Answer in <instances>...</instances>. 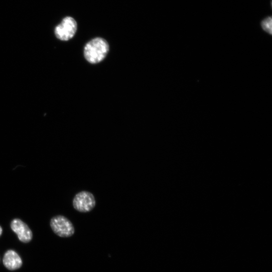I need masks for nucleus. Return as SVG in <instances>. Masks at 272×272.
I'll return each instance as SVG.
<instances>
[{
	"mask_svg": "<svg viewBox=\"0 0 272 272\" xmlns=\"http://www.w3.org/2000/svg\"><path fill=\"white\" fill-rule=\"evenodd\" d=\"M109 51L108 42L102 38H95L89 41L85 45L84 50L86 60L91 64L102 62L107 56Z\"/></svg>",
	"mask_w": 272,
	"mask_h": 272,
	"instance_id": "1",
	"label": "nucleus"
},
{
	"mask_svg": "<svg viewBox=\"0 0 272 272\" xmlns=\"http://www.w3.org/2000/svg\"><path fill=\"white\" fill-rule=\"evenodd\" d=\"M50 226L54 233L61 237H70L75 233V228L71 221L62 215L53 217Z\"/></svg>",
	"mask_w": 272,
	"mask_h": 272,
	"instance_id": "2",
	"label": "nucleus"
},
{
	"mask_svg": "<svg viewBox=\"0 0 272 272\" xmlns=\"http://www.w3.org/2000/svg\"><path fill=\"white\" fill-rule=\"evenodd\" d=\"M73 205L74 209L79 212L87 213L90 212L96 205L95 197L89 192H80L74 197Z\"/></svg>",
	"mask_w": 272,
	"mask_h": 272,
	"instance_id": "3",
	"label": "nucleus"
},
{
	"mask_svg": "<svg viewBox=\"0 0 272 272\" xmlns=\"http://www.w3.org/2000/svg\"><path fill=\"white\" fill-rule=\"evenodd\" d=\"M78 29V24L74 18L65 17L55 31L56 37L60 40L67 41L73 38Z\"/></svg>",
	"mask_w": 272,
	"mask_h": 272,
	"instance_id": "4",
	"label": "nucleus"
},
{
	"mask_svg": "<svg viewBox=\"0 0 272 272\" xmlns=\"http://www.w3.org/2000/svg\"><path fill=\"white\" fill-rule=\"evenodd\" d=\"M11 230L17 235L19 240L23 243L30 242L33 239V232L29 226L18 218L14 219L11 222Z\"/></svg>",
	"mask_w": 272,
	"mask_h": 272,
	"instance_id": "5",
	"label": "nucleus"
},
{
	"mask_svg": "<svg viewBox=\"0 0 272 272\" xmlns=\"http://www.w3.org/2000/svg\"><path fill=\"white\" fill-rule=\"evenodd\" d=\"M3 264L9 270L14 271L20 268L22 261L19 255L13 250H8L4 254Z\"/></svg>",
	"mask_w": 272,
	"mask_h": 272,
	"instance_id": "6",
	"label": "nucleus"
},
{
	"mask_svg": "<svg viewBox=\"0 0 272 272\" xmlns=\"http://www.w3.org/2000/svg\"><path fill=\"white\" fill-rule=\"evenodd\" d=\"M262 30L270 36L272 35V19L271 17H267L261 22Z\"/></svg>",
	"mask_w": 272,
	"mask_h": 272,
	"instance_id": "7",
	"label": "nucleus"
},
{
	"mask_svg": "<svg viewBox=\"0 0 272 272\" xmlns=\"http://www.w3.org/2000/svg\"><path fill=\"white\" fill-rule=\"evenodd\" d=\"M3 233V229L1 226H0V236H1Z\"/></svg>",
	"mask_w": 272,
	"mask_h": 272,
	"instance_id": "8",
	"label": "nucleus"
}]
</instances>
